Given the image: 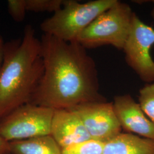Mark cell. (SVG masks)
Listing matches in <instances>:
<instances>
[{"label": "cell", "mask_w": 154, "mask_h": 154, "mask_svg": "<svg viewBox=\"0 0 154 154\" xmlns=\"http://www.w3.org/2000/svg\"><path fill=\"white\" fill-rule=\"evenodd\" d=\"M54 111L31 103L22 105L0 120V135L10 142L50 135Z\"/></svg>", "instance_id": "5"}, {"label": "cell", "mask_w": 154, "mask_h": 154, "mask_svg": "<svg viewBox=\"0 0 154 154\" xmlns=\"http://www.w3.org/2000/svg\"><path fill=\"white\" fill-rule=\"evenodd\" d=\"M103 154H154V140L121 132L104 143Z\"/></svg>", "instance_id": "10"}, {"label": "cell", "mask_w": 154, "mask_h": 154, "mask_svg": "<svg viewBox=\"0 0 154 154\" xmlns=\"http://www.w3.org/2000/svg\"><path fill=\"white\" fill-rule=\"evenodd\" d=\"M154 45V29L134 13L123 50L127 64L144 82H154V61L150 54Z\"/></svg>", "instance_id": "6"}, {"label": "cell", "mask_w": 154, "mask_h": 154, "mask_svg": "<svg viewBox=\"0 0 154 154\" xmlns=\"http://www.w3.org/2000/svg\"><path fill=\"white\" fill-rule=\"evenodd\" d=\"M134 13L129 5L117 1L81 33L76 42L86 49L111 45L123 50L130 33Z\"/></svg>", "instance_id": "4"}, {"label": "cell", "mask_w": 154, "mask_h": 154, "mask_svg": "<svg viewBox=\"0 0 154 154\" xmlns=\"http://www.w3.org/2000/svg\"><path fill=\"white\" fill-rule=\"evenodd\" d=\"M0 154H11L9 142L0 135Z\"/></svg>", "instance_id": "16"}, {"label": "cell", "mask_w": 154, "mask_h": 154, "mask_svg": "<svg viewBox=\"0 0 154 154\" xmlns=\"http://www.w3.org/2000/svg\"><path fill=\"white\" fill-rule=\"evenodd\" d=\"M152 2L154 3V1H152ZM151 17H152V18H153L154 20V8H152V11H151Z\"/></svg>", "instance_id": "18"}, {"label": "cell", "mask_w": 154, "mask_h": 154, "mask_svg": "<svg viewBox=\"0 0 154 154\" xmlns=\"http://www.w3.org/2000/svg\"><path fill=\"white\" fill-rule=\"evenodd\" d=\"M70 110L79 116L93 140L105 143L122 132L112 102H86Z\"/></svg>", "instance_id": "7"}, {"label": "cell", "mask_w": 154, "mask_h": 154, "mask_svg": "<svg viewBox=\"0 0 154 154\" xmlns=\"http://www.w3.org/2000/svg\"><path fill=\"white\" fill-rule=\"evenodd\" d=\"M139 105L145 115L154 123V83H147L140 89Z\"/></svg>", "instance_id": "12"}, {"label": "cell", "mask_w": 154, "mask_h": 154, "mask_svg": "<svg viewBox=\"0 0 154 154\" xmlns=\"http://www.w3.org/2000/svg\"><path fill=\"white\" fill-rule=\"evenodd\" d=\"M40 40L44 70L30 103L63 110L107 101L99 91L96 63L84 47L46 34Z\"/></svg>", "instance_id": "1"}, {"label": "cell", "mask_w": 154, "mask_h": 154, "mask_svg": "<svg viewBox=\"0 0 154 154\" xmlns=\"http://www.w3.org/2000/svg\"><path fill=\"white\" fill-rule=\"evenodd\" d=\"M113 106L122 129L143 138L154 140V123L128 94L116 96Z\"/></svg>", "instance_id": "8"}, {"label": "cell", "mask_w": 154, "mask_h": 154, "mask_svg": "<svg viewBox=\"0 0 154 154\" xmlns=\"http://www.w3.org/2000/svg\"><path fill=\"white\" fill-rule=\"evenodd\" d=\"M65 0H25L27 11L53 12L61 9Z\"/></svg>", "instance_id": "14"}, {"label": "cell", "mask_w": 154, "mask_h": 154, "mask_svg": "<svg viewBox=\"0 0 154 154\" xmlns=\"http://www.w3.org/2000/svg\"><path fill=\"white\" fill-rule=\"evenodd\" d=\"M50 135L62 149L92 139L79 116L70 109L55 110Z\"/></svg>", "instance_id": "9"}, {"label": "cell", "mask_w": 154, "mask_h": 154, "mask_svg": "<svg viewBox=\"0 0 154 154\" xmlns=\"http://www.w3.org/2000/svg\"><path fill=\"white\" fill-rule=\"evenodd\" d=\"M7 8L11 18L17 22H22L27 11L25 0H9Z\"/></svg>", "instance_id": "15"}, {"label": "cell", "mask_w": 154, "mask_h": 154, "mask_svg": "<svg viewBox=\"0 0 154 154\" xmlns=\"http://www.w3.org/2000/svg\"><path fill=\"white\" fill-rule=\"evenodd\" d=\"M11 154H62L50 135L9 142Z\"/></svg>", "instance_id": "11"}, {"label": "cell", "mask_w": 154, "mask_h": 154, "mask_svg": "<svg viewBox=\"0 0 154 154\" xmlns=\"http://www.w3.org/2000/svg\"><path fill=\"white\" fill-rule=\"evenodd\" d=\"M118 0H94L81 3L65 0L61 9L40 25L44 32L66 42H76L81 33Z\"/></svg>", "instance_id": "3"}, {"label": "cell", "mask_w": 154, "mask_h": 154, "mask_svg": "<svg viewBox=\"0 0 154 154\" xmlns=\"http://www.w3.org/2000/svg\"><path fill=\"white\" fill-rule=\"evenodd\" d=\"M41 40L31 25L4 45L0 63V120L30 100L44 74Z\"/></svg>", "instance_id": "2"}, {"label": "cell", "mask_w": 154, "mask_h": 154, "mask_svg": "<svg viewBox=\"0 0 154 154\" xmlns=\"http://www.w3.org/2000/svg\"><path fill=\"white\" fill-rule=\"evenodd\" d=\"M4 39L2 38V35L0 34V63L2 60V53H3V48L4 45Z\"/></svg>", "instance_id": "17"}, {"label": "cell", "mask_w": 154, "mask_h": 154, "mask_svg": "<svg viewBox=\"0 0 154 154\" xmlns=\"http://www.w3.org/2000/svg\"><path fill=\"white\" fill-rule=\"evenodd\" d=\"M104 143L91 139L62 149V154H103Z\"/></svg>", "instance_id": "13"}]
</instances>
